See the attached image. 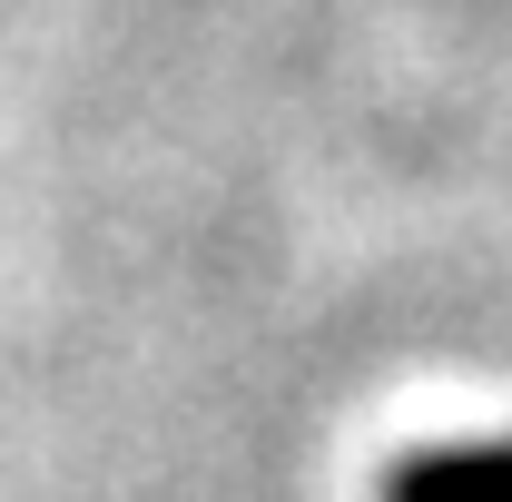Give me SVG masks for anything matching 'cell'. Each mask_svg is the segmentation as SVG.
I'll use <instances>...</instances> for the list:
<instances>
[{
    "mask_svg": "<svg viewBox=\"0 0 512 502\" xmlns=\"http://www.w3.org/2000/svg\"><path fill=\"white\" fill-rule=\"evenodd\" d=\"M384 502H512V443H434L384 473Z\"/></svg>",
    "mask_w": 512,
    "mask_h": 502,
    "instance_id": "6da1fadb",
    "label": "cell"
}]
</instances>
